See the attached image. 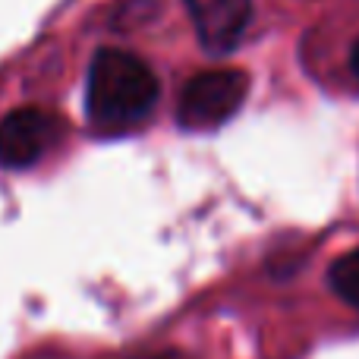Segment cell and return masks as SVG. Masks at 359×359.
I'll list each match as a JSON object with an SVG mask.
<instances>
[{"label": "cell", "mask_w": 359, "mask_h": 359, "mask_svg": "<svg viewBox=\"0 0 359 359\" xmlns=\"http://www.w3.org/2000/svg\"><path fill=\"white\" fill-rule=\"evenodd\" d=\"M161 82L155 69L130 50L101 48L92 57L86 86V114L98 133H123L142 123L158 104Z\"/></svg>", "instance_id": "6da1fadb"}, {"label": "cell", "mask_w": 359, "mask_h": 359, "mask_svg": "<svg viewBox=\"0 0 359 359\" xmlns=\"http://www.w3.org/2000/svg\"><path fill=\"white\" fill-rule=\"evenodd\" d=\"M60 136V123L54 114L41 107H19L0 120V164L13 170L32 168L48 155V149Z\"/></svg>", "instance_id": "3957f363"}, {"label": "cell", "mask_w": 359, "mask_h": 359, "mask_svg": "<svg viewBox=\"0 0 359 359\" xmlns=\"http://www.w3.org/2000/svg\"><path fill=\"white\" fill-rule=\"evenodd\" d=\"M208 54H230L252 22V0H183Z\"/></svg>", "instance_id": "277c9868"}, {"label": "cell", "mask_w": 359, "mask_h": 359, "mask_svg": "<svg viewBox=\"0 0 359 359\" xmlns=\"http://www.w3.org/2000/svg\"><path fill=\"white\" fill-rule=\"evenodd\" d=\"M350 73H353L359 82V41L353 44V50H350Z\"/></svg>", "instance_id": "8992f818"}, {"label": "cell", "mask_w": 359, "mask_h": 359, "mask_svg": "<svg viewBox=\"0 0 359 359\" xmlns=\"http://www.w3.org/2000/svg\"><path fill=\"white\" fill-rule=\"evenodd\" d=\"M136 359H183L180 353H149V356H136Z\"/></svg>", "instance_id": "52a82bcc"}, {"label": "cell", "mask_w": 359, "mask_h": 359, "mask_svg": "<svg viewBox=\"0 0 359 359\" xmlns=\"http://www.w3.org/2000/svg\"><path fill=\"white\" fill-rule=\"evenodd\" d=\"M328 284L337 297L344 299L347 306H353L359 312V246L344 252L341 259L331 262L328 268Z\"/></svg>", "instance_id": "5b68a950"}, {"label": "cell", "mask_w": 359, "mask_h": 359, "mask_svg": "<svg viewBox=\"0 0 359 359\" xmlns=\"http://www.w3.org/2000/svg\"><path fill=\"white\" fill-rule=\"evenodd\" d=\"M249 76L243 69H205L183 86L177 98V120L183 130H217L243 107Z\"/></svg>", "instance_id": "7a4b0ae2"}]
</instances>
